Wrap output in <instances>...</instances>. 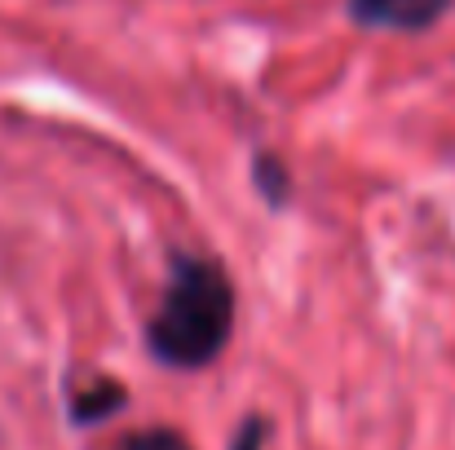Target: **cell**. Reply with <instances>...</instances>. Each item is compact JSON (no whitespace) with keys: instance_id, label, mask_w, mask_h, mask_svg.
Returning a JSON list of instances; mask_svg holds the SVG:
<instances>
[{"instance_id":"8992f818","label":"cell","mask_w":455,"mask_h":450,"mask_svg":"<svg viewBox=\"0 0 455 450\" xmlns=\"http://www.w3.org/2000/svg\"><path fill=\"white\" fill-rule=\"evenodd\" d=\"M266 433H270V424H266L261 415H248V420L239 424V433H235L230 450H266Z\"/></svg>"},{"instance_id":"5b68a950","label":"cell","mask_w":455,"mask_h":450,"mask_svg":"<svg viewBox=\"0 0 455 450\" xmlns=\"http://www.w3.org/2000/svg\"><path fill=\"white\" fill-rule=\"evenodd\" d=\"M116 450H195L177 429H138V433H124Z\"/></svg>"},{"instance_id":"7a4b0ae2","label":"cell","mask_w":455,"mask_h":450,"mask_svg":"<svg viewBox=\"0 0 455 450\" xmlns=\"http://www.w3.org/2000/svg\"><path fill=\"white\" fill-rule=\"evenodd\" d=\"M451 13V0H349V18L367 31H429Z\"/></svg>"},{"instance_id":"277c9868","label":"cell","mask_w":455,"mask_h":450,"mask_svg":"<svg viewBox=\"0 0 455 450\" xmlns=\"http://www.w3.org/2000/svg\"><path fill=\"white\" fill-rule=\"evenodd\" d=\"M252 186L261 190V199H266L270 208H283V203L292 199V172H288V163H283L279 154H270V150L252 154Z\"/></svg>"},{"instance_id":"3957f363","label":"cell","mask_w":455,"mask_h":450,"mask_svg":"<svg viewBox=\"0 0 455 450\" xmlns=\"http://www.w3.org/2000/svg\"><path fill=\"white\" fill-rule=\"evenodd\" d=\"M124 402H129V393H124L120 380H89L71 393V420L76 424H102L116 411H124Z\"/></svg>"},{"instance_id":"6da1fadb","label":"cell","mask_w":455,"mask_h":450,"mask_svg":"<svg viewBox=\"0 0 455 450\" xmlns=\"http://www.w3.org/2000/svg\"><path fill=\"white\" fill-rule=\"evenodd\" d=\"M235 331V288L221 261L172 252L168 288L147 322V349L155 362L177 371H199L217 362Z\"/></svg>"}]
</instances>
